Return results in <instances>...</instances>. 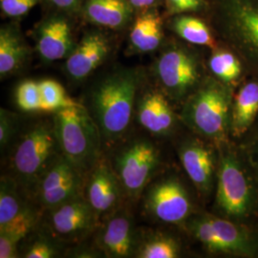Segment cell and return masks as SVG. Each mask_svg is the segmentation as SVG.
<instances>
[{"label":"cell","mask_w":258,"mask_h":258,"mask_svg":"<svg viewBox=\"0 0 258 258\" xmlns=\"http://www.w3.org/2000/svg\"><path fill=\"white\" fill-rule=\"evenodd\" d=\"M215 208L225 218L246 223L258 212V181L241 148L218 147Z\"/></svg>","instance_id":"1"},{"label":"cell","mask_w":258,"mask_h":258,"mask_svg":"<svg viewBox=\"0 0 258 258\" xmlns=\"http://www.w3.org/2000/svg\"><path fill=\"white\" fill-rule=\"evenodd\" d=\"M208 19L220 42L239 55L258 79V0H207Z\"/></svg>","instance_id":"2"},{"label":"cell","mask_w":258,"mask_h":258,"mask_svg":"<svg viewBox=\"0 0 258 258\" xmlns=\"http://www.w3.org/2000/svg\"><path fill=\"white\" fill-rule=\"evenodd\" d=\"M157 86L169 100L184 102L209 75L201 47L166 38L152 65Z\"/></svg>","instance_id":"3"},{"label":"cell","mask_w":258,"mask_h":258,"mask_svg":"<svg viewBox=\"0 0 258 258\" xmlns=\"http://www.w3.org/2000/svg\"><path fill=\"white\" fill-rule=\"evenodd\" d=\"M141 84V71L124 68L106 76L97 85L92 109L102 138L116 141L126 132Z\"/></svg>","instance_id":"4"},{"label":"cell","mask_w":258,"mask_h":258,"mask_svg":"<svg viewBox=\"0 0 258 258\" xmlns=\"http://www.w3.org/2000/svg\"><path fill=\"white\" fill-rule=\"evenodd\" d=\"M234 88L208 75L184 102V124L218 148L228 143Z\"/></svg>","instance_id":"5"},{"label":"cell","mask_w":258,"mask_h":258,"mask_svg":"<svg viewBox=\"0 0 258 258\" xmlns=\"http://www.w3.org/2000/svg\"><path fill=\"white\" fill-rule=\"evenodd\" d=\"M61 155L82 174L92 170L101 148V130L81 103L55 111L53 120Z\"/></svg>","instance_id":"6"},{"label":"cell","mask_w":258,"mask_h":258,"mask_svg":"<svg viewBox=\"0 0 258 258\" xmlns=\"http://www.w3.org/2000/svg\"><path fill=\"white\" fill-rule=\"evenodd\" d=\"M188 231L212 253L258 256V235L249 224L204 213L187 223Z\"/></svg>","instance_id":"7"},{"label":"cell","mask_w":258,"mask_h":258,"mask_svg":"<svg viewBox=\"0 0 258 258\" xmlns=\"http://www.w3.org/2000/svg\"><path fill=\"white\" fill-rule=\"evenodd\" d=\"M54 124L38 123L21 139L13 156L16 175L24 184H35L58 156Z\"/></svg>","instance_id":"8"},{"label":"cell","mask_w":258,"mask_h":258,"mask_svg":"<svg viewBox=\"0 0 258 258\" xmlns=\"http://www.w3.org/2000/svg\"><path fill=\"white\" fill-rule=\"evenodd\" d=\"M160 152L150 142L139 140L123 148L116 158L115 172L124 192L138 197L160 166Z\"/></svg>","instance_id":"9"},{"label":"cell","mask_w":258,"mask_h":258,"mask_svg":"<svg viewBox=\"0 0 258 258\" xmlns=\"http://www.w3.org/2000/svg\"><path fill=\"white\" fill-rule=\"evenodd\" d=\"M148 213L160 221L178 225L192 212V204L184 184L175 177L161 179L148 188L145 198Z\"/></svg>","instance_id":"10"},{"label":"cell","mask_w":258,"mask_h":258,"mask_svg":"<svg viewBox=\"0 0 258 258\" xmlns=\"http://www.w3.org/2000/svg\"><path fill=\"white\" fill-rule=\"evenodd\" d=\"M73 19L63 13L53 11L41 19L34 30L36 48L42 61L51 63L66 59L77 45Z\"/></svg>","instance_id":"11"},{"label":"cell","mask_w":258,"mask_h":258,"mask_svg":"<svg viewBox=\"0 0 258 258\" xmlns=\"http://www.w3.org/2000/svg\"><path fill=\"white\" fill-rule=\"evenodd\" d=\"M82 173L64 157L58 156L48 167L37 184V200L47 210L81 196Z\"/></svg>","instance_id":"12"},{"label":"cell","mask_w":258,"mask_h":258,"mask_svg":"<svg viewBox=\"0 0 258 258\" xmlns=\"http://www.w3.org/2000/svg\"><path fill=\"white\" fill-rule=\"evenodd\" d=\"M111 51L112 40L108 34L101 28L89 30L66 58L65 72L72 81L82 82L103 64Z\"/></svg>","instance_id":"13"},{"label":"cell","mask_w":258,"mask_h":258,"mask_svg":"<svg viewBox=\"0 0 258 258\" xmlns=\"http://www.w3.org/2000/svg\"><path fill=\"white\" fill-rule=\"evenodd\" d=\"M179 158L199 194L209 196L216 183L218 156L214 149L199 139H187L180 147Z\"/></svg>","instance_id":"14"},{"label":"cell","mask_w":258,"mask_h":258,"mask_svg":"<svg viewBox=\"0 0 258 258\" xmlns=\"http://www.w3.org/2000/svg\"><path fill=\"white\" fill-rule=\"evenodd\" d=\"M168 98L158 86L147 88L139 97L137 118L140 124L157 136H166L176 126V116Z\"/></svg>","instance_id":"15"},{"label":"cell","mask_w":258,"mask_h":258,"mask_svg":"<svg viewBox=\"0 0 258 258\" xmlns=\"http://www.w3.org/2000/svg\"><path fill=\"white\" fill-rule=\"evenodd\" d=\"M51 228L56 235L75 239L92 230L96 222L94 212L87 200L79 197L51 210Z\"/></svg>","instance_id":"16"},{"label":"cell","mask_w":258,"mask_h":258,"mask_svg":"<svg viewBox=\"0 0 258 258\" xmlns=\"http://www.w3.org/2000/svg\"><path fill=\"white\" fill-rule=\"evenodd\" d=\"M166 17L160 9L137 14L129 27V53L143 55L160 50L166 41Z\"/></svg>","instance_id":"17"},{"label":"cell","mask_w":258,"mask_h":258,"mask_svg":"<svg viewBox=\"0 0 258 258\" xmlns=\"http://www.w3.org/2000/svg\"><path fill=\"white\" fill-rule=\"evenodd\" d=\"M136 12L128 0H84L80 18L95 27L115 32L130 27Z\"/></svg>","instance_id":"18"},{"label":"cell","mask_w":258,"mask_h":258,"mask_svg":"<svg viewBox=\"0 0 258 258\" xmlns=\"http://www.w3.org/2000/svg\"><path fill=\"white\" fill-rule=\"evenodd\" d=\"M258 120V79L248 76L235 88L232 98L230 136L245 137Z\"/></svg>","instance_id":"19"},{"label":"cell","mask_w":258,"mask_h":258,"mask_svg":"<svg viewBox=\"0 0 258 258\" xmlns=\"http://www.w3.org/2000/svg\"><path fill=\"white\" fill-rule=\"evenodd\" d=\"M122 186L115 171L101 163L94 166L86 189V200L97 215L109 212L120 201Z\"/></svg>","instance_id":"20"},{"label":"cell","mask_w":258,"mask_h":258,"mask_svg":"<svg viewBox=\"0 0 258 258\" xmlns=\"http://www.w3.org/2000/svg\"><path fill=\"white\" fill-rule=\"evenodd\" d=\"M166 28L174 37L194 46L210 50L220 44L208 19L195 14H181L166 18Z\"/></svg>","instance_id":"21"},{"label":"cell","mask_w":258,"mask_h":258,"mask_svg":"<svg viewBox=\"0 0 258 258\" xmlns=\"http://www.w3.org/2000/svg\"><path fill=\"white\" fill-rule=\"evenodd\" d=\"M31 50L19 24L10 22L0 28V77L17 74L27 63Z\"/></svg>","instance_id":"22"},{"label":"cell","mask_w":258,"mask_h":258,"mask_svg":"<svg viewBox=\"0 0 258 258\" xmlns=\"http://www.w3.org/2000/svg\"><path fill=\"white\" fill-rule=\"evenodd\" d=\"M208 51V73L219 82L235 89L249 76L241 57L230 47L220 42L218 46Z\"/></svg>","instance_id":"23"},{"label":"cell","mask_w":258,"mask_h":258,"mask_svg":"<svg viewBox=\"0 0 258 258\" xmlns=\"http://www.w3.org/2000/svg\"><path fill=\"white\" fill-rule=\"evenodd\" d=\"M100 247L108 257H128L133 249L132 223L125 212L110 217L100 235Z\"/></svg>","instance_id":"24"},{"label":"cell","mask_w":258,"mask_h":258,"mask_svg":"<svg viewBox=\"0 0 258 258\" xmlns=\"http://www.w3.org/2000/svg\"><path fill=\"white\" fill-rule=\"evenodd\" d=\"M36 223V214L30 209L20 214L9 225L0 230V257H17L19 241L23 239Z\"/></svg>","instance_id":"25"},{"label":"cell","mask_w":258,"mask_h":258,"mask_svg":"<svg viewBox=\"0 0 258 258\" xmlns=\"http://www.w3.org/2000/svg\"><path fill=\"white\" fill-rule=\"evenodd\" d=\"M27 210V206L19 196L16 182L13 179L2 178L0 187V230L5 229Z\"/></svg>","instance_id":"26"},{"label":"cell","mask_w":258,"mask_h":258,"mask_svg":"<svg viewBox=\"0 0 258 258\" xmlns=\"http://www.w3.org/2000/svg\"><path fill=\"white\" fill-rule=\"evenodd\" d=\"M179 255V243L175 238L162 233L150 236L137 252V257L140 258H176Z\"/></svg>","instance_id":"27"},{"label":"cell","mask_w":258,"mask_h":258,"mask_svg":"<svg viewBox=\"0 0 258 258\" xmlns=\"http://www.w3.org/2000/svg\"><path fill=\"white\" fill-rule=\"evenodd\" d=\"M43 102V111H55L65 107L74 106L79 102L72 100L65 91L63 86L54 80L39 82Z\"/></svg>","instance_id":"28"},{"label":"cell","mask_w":258,"mask_h":258,"mask_svg":"<svg viewBox=\"0 0 258 258\" xmlns=\"http://www.w3.org/2000/svg\"><path fill=\"white\" fill-rule=\"evenodd\" d=\"M16 101L18 106L22 111H43L39 82L27 80L19 83L16 90Z\"/></svg>","instance_id":"29"},{"label":"cell","mask_w":258,"mask_h":258,"mask_svg":"<svg viewBox=\"0 0 258 258\" xmlns=\"http://www.w3.org/2000/svg\"><path fill=\"white\" fill-rule=\"evenodd\" d=\"M165 17L181 14H195L205 17L209 4L207 0H164Z\"/></svg>","instance_id":"30"},{"label":"cell","mask_w":258,"mask_h":258,"mask_svg":"<svg viewBox=\"0 0 258 258\" xmlns=\"http://www.w3.org/2000/svg\"><path fill=\"white\" fill-rule=\"evenodd\" d=\"M40 2L42 0H0V10L3 17L19 19Z\"/></svg>","instance_id":"31"},{"label":"cell","mask_w":258,"mask_h":258,"mask_svg":"<svg viewBox=\"0 0 258 258\" xmlns=\"http://www.w3.org/2000/svg\"><path fill=\"white\" fill-rule=\"evenodd\" d=\"M246 136L247 141L241 150L258 181V120Z\"/></svg>","instance_id":"32"},{"label":"cell","mask_w":258,"mask_h":258,"mask_svg":"<svg viewBox=\"0 0 258 258\" xmlns=\"http://www.w3.org/2000/svg\"><path fill=\"white\" fill-rule=\"evenodd\" d=\"M53 11L63 13L72 18L80 17L84 0H42Z\"/></svg>","instance_id":"33"},{"label":"cell","mask_w":258,"mask_h":258,"mask_svg":"<svg viewBox=\"0 0 258 258\" xmlns=\"http://www.w3.org/2000/svg\"><path fill=\"white\" fill-rule=\"evenodd\" d=\"M16 118L9 111L0 110V145L4 148L10 142L16 131Z\"/></svg>","instance_id":"34"},{"label":"cell","mask_w":258,"mask_h":258,"mask_svg":"<svg viewBox=\"0 0 258 258\" xmlns=\"http://www.w3.org/2000/svg\"><path fill=\"white\" fill-rule=\"evenodd\" d=\"M54 247L46 242H36L25 253L27 258H51L55 256Z\"/></svg>","instance_id":"35"},{"label":"cell","mask_w":258,"mask_h":258,"mask_svg":"<svg viewBox=\"0 0 258 258\" xmlns=\"http://www.w3.org/2000/svg\"><path fill=\"white\" fill-rule=\"evenodd\" d=\"M131 6L134 8L136 15L148 12L150 10L160 9L164 7V0H128Z\"/></svg>","instance_id":"36"}]
</instances>
